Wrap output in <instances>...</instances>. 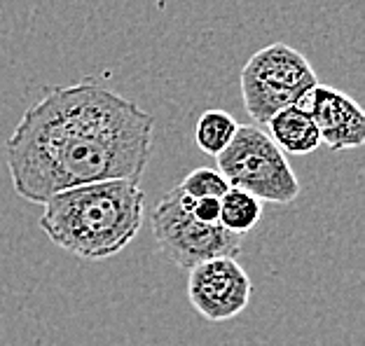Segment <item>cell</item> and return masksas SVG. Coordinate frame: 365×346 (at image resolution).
Listing matches in <instances>:
<instances>
[{
    "mask_svg": "<svg viewBox=\"0 0 365 346\" xmlns=\"http://www.w3.org/2000/svg\"><path fill=\"white\" fill-rule=\"evenodd\" d=\"M155 117L103 82L52 87L26 108L5 143L14 192L43 206L66 189L134 180L150 162Z\"/></svg>",
    "mask_w": 365,
    "mask_h": 346,
    "instance_id": "obj_1",
    "label": "cell"
},
{
    "mask_svg": "<svg viewBox=\"0 0 365 346\" xmlns=\"http://www.w3.org/2000/svg\"><path fill=\"white\" fill-rule=\"evenodd\" d=\"M145 192L134 180H106L59 192L43 204L38 225L61 251L80 260L122 253L143 225Z\"/></svg>",
    "mask_w": 365,
    "mask_h": 346,
    "instance_id": "obj_2",
    "label": "cell"
},
{
    "mask_svg": "<svg viewBox=\"0 0 365 346\" xmlns=\"http://www.w3.org/2000/svg\"><path fill=\"white\" fill-rule=\"evenodd\" d=\"M317 85V70L302 52L286 43H272L258 49L242 70L244 108L253 122L267 125Z\"/></svg>",
    "mask_w": 365,
    "mask_h": 346,
    "instance_id": "obj_3",
    "label": "cell"
},
{
    "mask_svg": "<svg viewBox=\"0 0 365 346\" xmlns=\"http://www.w3.org/2000/svg\"><path fill=\"white\" fill-rule=\"evenodd\" d=\"M215 159L230 187L253 194L262 204H290L300 194V180L286 154L260 127H239L225 152Z\"/></svg>",
    "mask_w": 365,
    "mask_h": 346,
    "instance_id": "obj_4",
    "label": "cell"
},
{
    "mask_svg": "<svg viewBox=\"0 0 365 346\" xmlns=\"http://www.w3.org/2000/svg\"><path fill=\"white\" fill-rule=\"evenodd\" d=\"M150 227L157 251L171 265L187 271L209 260L237 258L244 246V236L227 232L220 222L204 225L195 220L187 209V196L180 192L178 185L157 201L150 216Z\"/></svg>",
    "mask_w": 365,
    "mask_h": 346,
    "instance_id": "obj_5",
    "label": "cell"
},
{
    "mask_svg": "<svg viewBox=\"0 0 365 346\" xmlns=\"http://www.w3.org/2000/svg\"><path fill=\"white\" fill-rule=\"evenodd\" d=\"M253 298V283L237 258H218L190 269L187 300L199 316L225 323L239 316Z\"/></svg>",
    "mask_w": 365,
    "mask_h": 346,
    "instance_id": "obj_6",
    "label": "cell"
},
{
    "mask_svg": "<svg viewBox=\"0 0 365 346\" xmlns=\"http://www.w3.org/2000/svg\"><path fill=\"white\" fill-rule=\"evenodd\" d=\"M295 105L317 125L321 145L339 152L354 150L365 143V112L351 96L339 89L317 85Z\"/></svg>",
    "mask_w": 365,
    "mask_h": 346,
    "instance_id": "obj_7",
    "label": "cell"
},
{
    "mask_svg": "<svg viewBox=\"0 0 365 346\" xmlns=\"http://www.w3.org/2000/svg\"><path fill=\"white\" fill-rule=\"evenodd\" d=\"M264 127H267V136L284 154L302 157V154L317 152L321 147L317 125L297 105H290V108L277 112Z\"/></svg>",
    "mask_w": 365,
    "mask_h": 346,
    "instance_id": "obj_8",
    "label": "cell"
},
{
    "mask_svg": "<svg viewBox=\"0 0 365 346\" xmlns=\"http://www.w3.org/2000/svg\"><path fill=\"white\" fill-rule=\"evenodd\" d=\"M262 218V201L255 199L253 194H246L242 189L230 187L225 194L220 196V216L218 222L227 232L237 236H246L253 232Z\"/></svg>",
    "mask_w": 365,
    "mask_h": 346,
    "instance_id": "obj_9",
    "label": "cell"
},
{
    "mask_svg": "<svg viewBox=\"0 0 365 346\" xmlns=\"http://www.w3.org/2000/svg\"><path fill=\"white\" fill-rule=\"evenodd\" d=\"M237 120L225 110H206L199 115L195 127V143L204 154L218 157L225 152V147L232 143L237 134Z\"/></svg>",
    "mask_w": 365,
    "mask_h": 346,
    "instance_id": "obj_10",
    "label": "cell"
},
{
    "mask_svg": "<svg viewBox=\"0 0 365 346\" xmlns=\"http://www.w3.org/2000/svg\"><path fill=\"white\" fill-rule=\"evenodd\" d=\"M178 189L190 199H220L227 192V180L220 176L218 169L199 167L190 171L185 178L178 183Z\"/></svg>",
    "mask_w": 365,
    "mask_h": 346,
    "instance_id": "obj_11",
    "label": "cell"
},
{
    "mask_svg": "<svg viewBox=\"0 0 365 346\" xmlns=\"http://www.w3.org/2000/svg\"><path fill=\"white\" fill-rule=\"evenodd\" d=\"M187 209L195 220L204 222V225H215L220 216V199H190L187 196Z\"/></svg>",
    "mask_w": 365,
    "mask_h": 346,
    "instance_id": "obj_12",
    "label": "cell"
}]
</instances>
